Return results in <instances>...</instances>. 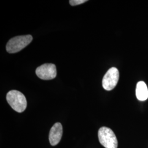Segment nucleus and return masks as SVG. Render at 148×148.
<instances>
[{
    "instance_id": "nucleus-1",
    "label": "nucleus",
    "mask_w": 148,
    "mask_h": 148,
    "mask_svg": "<svg viewBox=\"0 0 148 148\" xmlns=\"http://www.w3.org/2000/svg\"><path fill=\"white\" fill-rule=\"evenodd\" d=\"M6 99L11 108L18 112H22L27 108L26 98L19 91L16 90L9 91L6 95Z\"/></svg>"
},
{
    "instance_id": "nucleus-5",
    "label": "nucleus",
    "mask_w": 148,
    "mask_h": 148,
    "mask_svg": "<svg viewBox=\"0 0 148 148\" xmlns=\"http://www.w3.org/2000/svg\"><path fill=\"white\" fill-rule=\"evenodd\" d=\"M36 74L41 79H53L57 76L56 66L53 64H44L37 68L36 70Z\"/></svg>"
},
{
    "instance_id": "nucleus-4",
    "label": "nucleus",
    "mask_w": 148,
    "mask_h": 148,
    "mask_svg": "<svg viewBox=\"0 0 148 148\" xmlns=\"http://www.w3.org/2000/svg\"><path fill=\"white\" fill-rule=\"evenodd\" d=\"M119 79L118 69L112 67L109 69L103 77L102 81L103 87L106 90H113L117 84Z\"/></svg>"
},
{
    "instance_id": "nucleus-2",
    "label": "nucleus",
    "mask_w": 148,
    "mask_h": 148,
    "mask_svg": "<svg viewBox=\"0 0 148 148\" xmlns=\"http://www.w3.org/2000/svg\"><path fill=\"white\" fill-rule=\"evenodd\" d=\"M32 40L30 35L16 36L9 40L6 45V50L10 53H17L26 47Z\"/></svg>"
},
{
    "instance_id": "nucleus-8",
    "label": "nucleus",
    "mask_w": 148,
    "mask_h": 148,
    "mask_svg": "<svg viewBox=\"0 0 148 148\" xmlns=\"http://www.w3.org/2000/svg\"><path fill=\"white\" fill-rule=\"evenodd\" d=\"M87 1H86V0H70L69 3H70V5L75 6V5H79L81 4L84 3Z\"/></svg>"
},
{
    "instance_id": "nucleus-6",
    "label": "nucleus",
    "mask_w": 148,
    "mask_h": 148,
    "mask_svg": "<svg viewBox=\"0 0 148 148\" xmlns=\"http://www.w3.org/2000/svg\"><path fill=\"white\" fill-rule=\"evenodd\" d=\"M63 135V126L59 122L56 123L51 129L49 134V141L52 146L57 145L60 141Z\"/></svg>"
},
{
    "instance_id": "nucleus-3",
    "label": "nucleus",
    "mask_w": 148,
    "mask_h": 148,
    "mask_svg": "<svg viewBox=\"0 0 148 148\" xmlns=\"http://www.w3.org/2000/svg\"><path fill=\"white\" fill-rule=\"evenodd\" d=\"M98 139L104 148H117L118 142L116 137L112 130L108 127H102L99 130Z\"/></svg>"
},
{
    "instance_id": "nucleus-7",
    "label": "nucleus",
    "mask_w": 148,
    "mask_h": 148,
    "mask_svg": "<svg viewBox=\"0 0 148 148\" xmlns=\"http://www.w3.org/2000/svg\"><path fill=\"white\" fill-rule=\"evenodd\" d=\"M136 94L139 101H146L148 99V87L144 81H139L138 82L136 86Z\"/></svg>"
}]
</instances>
